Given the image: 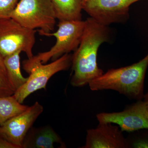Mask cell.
I'll use <instances>...</instances> for the list:
<instances>
[{
	"label": "cell",
	"instance_id": "obj_16",
	"mask_svg": "<svg viewBox=\"0 0 148 148\" xmlns=\"http://www.w3.org/2000/svg\"><path fill=\"white\" fill-rule=\"evenodd\" d=\"M127 139L129 148H148V129Z\"/></svg>",
	"mask_w": 148,
	"mask_h": 148
},
{
	"label": "cell",
	"instance_id": "obj_11",
	"mask_svg": "<svg viewBox=\"0 0 148 148\" xmlns=\"http://www.w3.org/2000/svg\"><path fill=\"white\" fill-rule=\"evenodd\" d=\"M55 143L66 147L61 137L50 125L32 126L25 136L22 148H53Z\"/></svg>",
	"mask_w": 148,
	"mask_h": 148
},
{
	"label": "cell",
	"instance_id": "obj_2",
	"mask_svg": "<svg viewBox=\"0 0 148 148\" xmlns=\"http://www.w3.org/2000/svg\"><path fill=\"white\" fill-rule=\"evenodd\" d=\"M148 67V53L130 66L111 69L88 84L92 91L113 90L130 99L143 100L144 82Z\"/></svg>",
	"mask_w": 148,
	"mask_h": 148
},
{
	"label": "cell",
	"instance_id": "obj_15",
	"mask_svg": "<svg viewBox=\"0 0 148 148\" xmlns=\"http://www.w3.org/2000/svg\"><path fill=\"white\" fill-rule=\"evenodd\" d=\"M15 91L9 80L4 58L0 53V97L13 95Z\"/></svg>",
	"mask_w": 148,
	"mask_h": 148
},
{
	"label": "cell",
	"instance_id": "obj_5",
	"mask_svg": "<svg viewBox=\"0 0 148 148\" xmlns=\"http://www.w3.org/2000/svg\"><path fill=\"white\" fill-rule=\"evenodd\" d=\"M36 33L11 17L0 18V53L4 57L20 51L31 59L34 56Z\"/></svg>",
	"mask_w": 148,
	"mask_h": 148
},
{
	"label": "cell",
	"instance_id": "obj_10",
	"mask_svg": "<svg viewBox=\"0 0 148 148\" xmlns=\"http://www.w3.org/2000/svg\"><path fill=\"white\" fill-rule=\"evenodd\" d=\"M82 148H128L127 139L119 126L99 123L95 128L87 130L86 143Z\"/></svg>",
	"mask_w": 148,
	"mask_h": 148
},
{
	"label": "cell",
	"instance_id": "obj_3",
	"mask_svg": "<svg viewBox=\"0 0 148 148\" xmlns=\"http://www.w3.org/2000/svg\"><path fill=\"white\" fill-rule=\"evenodd\" d=\"M85 26V21H59L58 29L54 33H47L42 36H54L56 42L50 50L39 53L31 59L23 61V68L27 72L35 64H45L50 59L54 61L66 53L75 51L78 47Z\"/></svg>",
	"mask_w": 148,
	"mask_h": 148
},
{
	"label": "cell",
	"instance_id": "obj_1",
	"mask_svg": "<svg viewBox=\"0 0 148 148\" xmlns=\"http://www.w3.org/2000/svg\"><path fill=\"white\" fill-rule=\"evenodd\" d=\"M109 38L108 26L100 24L91 17L85 20L80 43L72 55V86L81 87L87 85L104 73L97 64V54L100 45L108 41Z\"/></svg>",
	"mask_w": 148,
	"mask_h": 148
},
{
	"label": "cell",
	"instance_id": "obj_12",
	"mask_svg": "<svg viewBox=\"0 0 148 148\" xmlns=\"http://www.w3.org/2000/svg\"><path fill=\"white\" fill-rule=\"evenodd\" d=\"M84 0H52L59 21L82 20Z\"/></svg>",
	"mask_w": 148,
	"mask_h": 148
},
{
	"label": "cell",
	"instance_id": "obj_9",
	"mask_svg": "<svg viewBox=\"0 0 148 148\" xmlns=\"http://www.w3.org/2000/svg\"><path fill=\"white\" fill-rule=\"evenodd\" d=\"M43 110L42 105L38 101L35 102L24 112L0 125V136L18 148H22L27 132Z\"/></svg>",
	"mask_w": 148,
	"mask_h": 148
},
{
	"label": "cell",
	"instance_id": "obj_8",
	"mask_svg": "<svg viewBox=\"0 0 148 148\" xmlns=\"http://www.w3.org/2000/svg\"><path fill=\"white\" fill-rule=\"evenodd\" d=\"M96 118L98 123L117 125L123 132L148 129V111L143 100L137 101L121 112L100 113Z\"/></svg>",
	"mask_w": 148,
	"mask_h": 148
},
{
	"label": "cell",
	"instance_id": "obj_20",
	"mask_svg": "<svg viewBox=\"0 0 148 148\" xmlns=\"http://www.w3.org/2000/svg\"><path fill=\"white\" fill-rule=\"evenodd\" d=\"M86 1V0H84V1Z\"/></svg>",
	"mask_w": 148,
	"mask_h": 148
},
{
	"label": "cell",
	"instance_id": "obj_13",
	"mask_svg": "<svg viewBox=\"0 0 148 148\" xmlns=\"http://www.w3.org/2000/svg\"><path fill=\"white\" fill-rule=\"evenodd\" d=\"M21 51H17L4 58L5 64L9 80L15 91L27 82L28 77H24L20 69V54Z\"/></svg>",
	"mask_w": 148,
	"mask_h": 148
},
{
	"label": "cell",
	"instance_id": "obj_7",
	"mask_svg": "<svg viewBox=\"0 0 148 148\" xmlns=\"http://www.w3.org/2000/svg\"><path fill=\"white\" fill-rule=\"evenodd\" d=\"M141 0H86L84 10L98 23L108 26L125 21L129 16L130 7Z\"/></svg>",
	"mask_w": 148,
	"mask_h": 148
},
{
	"label": "cell",
	"instance_id": "obj_17",
	"mask_svg": "<svg viewBox=\"0 0 148 148\" xmlns=\"http://www.w3.org/2000/svg\"><path fill=\"white\" fill-rule=\"evenodd\" d=\"M18 0H0V18L10 17Z\"/></svg>",
	"mask_w": 148,
	"mask_h": 148
},
{
	"label": "cell",
	"instance_id": "obj_14",
	"mask_svg": "<svg viewBox=\"0 0 148 148\" xmlns=\"http://www.w3.org/2000/svg\"><path fill=\"white\" fill-rule=\"evenodd\" d=\"M29 107L19 103L13 95L0 97V125Z\"/></svg>",
	"mask_w": 148,
	"mask_h": 148
},
{
	"label": "cell",
	"instance_id": "obj_18",
	"mask_svg": "<svg viewBox=\"0 0 148 148\" xmlns=\"http://www.w3.org/2000/svg\"><path fill=\"white\" fill-rule=\"evenodd\" d=\"M0 148H18L0 136Z\"/></svg>",
	"mask_w": 148,
	"mask_h": 148
},
{
	"label": "cell",
	"instance_id": "obj_19",
	"mask_svg": "<svg viewBox=\"0 0 148 148\" xmlns=\"http://www.w3.org/2000/svg\"><path fill=\"white\" fill-rule=\"evenodd\" d=\"M143 101H145V103L147 106V109L148 111V92L144 95V98L143 99Z\"/></svg>",
	"mask_w": 148,
	"mask_h": 148
},
{
	"label": "cell",
	"instance_id": "obj_6",
	"mask_svg": "<svg viewBox=\"0 0 148 148\" xmlns=\"http://www.w3.org/2000/svg\"><path fill=\"white\" fill-rule=\"evenodd\" d=\"M72 55L66 53L50 64L38 63L32 66L27 73L30 75L27 82L15 91L13 96L21 104L32 93L46 89L48 82L58 72L66 71L72 65Z\"/></svg>",
	"mask_w": 148,
	"mask_h": 148
},
{
	"label": "cell",
	"instance_id": "obj_4",
	"mask_svg": "<svg viewBox=\"0 0 148 148\" xmlns=\"http://www.w3.org/2000/svg\"><path fill=\"white\" fill-rule=\"evenodd\" d=\"M10 17L27 29H40L41 36L53 31L57 19L52 0H20Z\"/></svg>",
	"mask_w": 148,
	"mask_h": 148
}]
</instances>
